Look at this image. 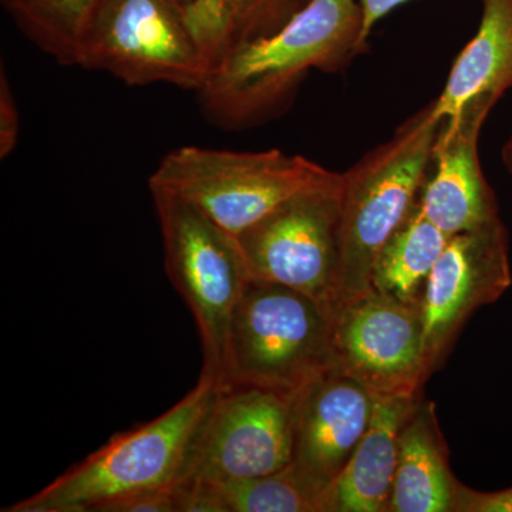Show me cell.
<instances>
[{
  "mask_svg": "<svg viewBox=\"0 0 512 512\" xmlns=\"http://www.w3.org/2000/svg\"><path fill=\"white\" fill-rule=\"evenodd\" d=\"M359 0H308L284 25L232 47L197 90L218 127L238 130L281 113L313 70L335 73L366 49Z\"/></svg>",
  "mask_w": 512,
  "mask_h": 512,
  "instance_id": "cell-1",
  "label": "cell"
},
{
  "mask_svg": "<svg viewBox=\"0 0 512 512\" xmlns=\"http://www.w3.org/2000/svg\"><path fill=\"white\" fill-rule=\"evenodd\" d=\"M221 384L202 375L157 419L111 437L103 447L6 512H96L101 505L153 488L174 487Z\"/></svg>",
  "mask_w": 512,
  "mask_h": 512,
  "instance_id": "cell-2",
  "label": "cell"
},
{
  "mask_svg": "<svg viewBox=\"0 0 512 512\" xmlns=\"http://www.w3.org/2000/svg\"><path fill=\"white\" fill-rule=\"evenodd\" d=\"M441 123L427 104L342 173L336 311L372 289L377 255L419 201Z\"/></svg>",
  "mask_w": 512,
  "mask_h": 512,
  "instance_id": "cell-3",
  "label": "cell"
},
{
  "mask_svg": "<svg viewBox=\"0 0 512 512\" xmlns=\"http://www.w3.org/2000/svg\"><path fill=\"white\" fill-rule=\"evenodd\" d=\"M335 369L333 315L306 293L252 279L227 343V384L293 393Z\"/></svg>",
  "mask_w": 512,
  "mask_h": 512,
  "instance_id": "cell-4",
  "label": "cell"
},
{
  "mask_svg": "<svg viewBox=\"0 0 512 512\" xmlns=\"http://www.w3.org/2000/svg\"><path fill=\"white\" fill-rule=\"evenodd\" d=\"M339 173L281 150H215L185 146L165 154L150 190L177 195L237 237L299 192L335 180Z\"/></svg>",
  "mask_w": 512,
  "mask_h": 512,
  "instance_id": "cell-5",
  "label": "cell"
},
{
  "mask_svg": "<svg viewBox=\"0 0 512 512\" xmlns=\"http://www.w3.org/2000/svg\"><path fill=\"white\" fill-rule=\"evenodd\" d=\"M150 191L163 237L165 271L200 333L201 373L227 386L229 325L251 281L238 239L191 202Z\"/></svg>",
  "mask_w": 512,
  "mask_h": 512,
  "instance_id": "cell-6",
  "label": "cell"
},
{
  "mask_svg": "<svg viewBox=\"0 0 512 512\" xmlns=\"http://www.w3.org/2000/svg\"><path fill=\"white\" fill-rule=\"evenodd\" d=\"M76 66L127 86L165 83L195 92L210 74L175 0H103L80 37Z\"/></svg>",
  "mask_w": 512,
  "mask_h": 512,
  "instance_id": "cell-7",
  "label": "cell"
},
{
  "mask_svg": "<svg viewBox=\"0 0 512 512\" xmlns=\"http://www.w3.org/2000/svg\"><path fill=\"white\" fill-rule=\"evenodd\" d=\"M340 185L293 195L237 235L249 275L306 293L333 316L340 272Z\"/></svg>",
  "mask_w": 512,
  "mask_h": 512,
  "instance_id": "cell-8",
  "label": "cell"
},
{
  "mask_svg": "<svg viewBox=\"0 0 512 512\" xmlns=\"http://www.w3.org/2000/svg\"><path fill=\"white\" fill-rule=\"evenodd\" d=\"M292 393L221 386L202 421L183 477L207 483L268 476L291 464Z\"/></svg>",
  "mask_w": 512,
  "mask_h": 512,
  "instance_id": "cell-9",
  "label": "cell"
},
{
  "mask_svg": "<svg viewBox=\"0 0 512 512\" xmlns=\"http://www.w3.org/2000/svg\"><path fill=\"white\" fill-rule=\"evenodd\" d=\"M335 367L379 396H416L429 379L421 303L370 289L333 316Z\"/></svg>",
  "mask_w": 512,
  "mask_h": 512,
  "instance_id": "cell-10",
  "label": "cell"
},
{
  "mask_svg": "<svg viewBox=\"0 0 512 512\" xmlns=\"http://www.w3.org/2000/svg\"><path fill=\"white\" fill-rule=\"evenodd\" d=\"M511 285L510 238L501 218L448 238L421 301L430 375L467 320Z\"/></svg>",
  "mask_w": 512,
  "mask_h": 512,
  "instance_id": "cell-11",
  "label": "cell"
},
{
  "mask_svg": "<svg viewBox=\"0 0 512 512\" xmlns=\"http://www.w3.org/2000/svg\"><path fill=\"white\" fill-rule=\"evenodd\" d=\"M376 394L340 370L313 377L292 393L291 470L322 498L365 436Z\"/></svg>",
  "mask_w": 512,
  "mask_h": 512,
  "instance_id": "cell-12",
  "label": "cell"
},
{
  "mask_svg": "<svg viewBox=\"0 0 512 512\" xmlns=\"http://www.w3.org/2000/svg\"><path fill=\"white\" fill-rule=\"evenodd\" d=\"M493 107L488 101H470L456 117L443 120L437 134L419 204L448 237L501 218L478 157V137Z\"/></svg>",
  "mask_w": 512,
  "mask_h": 512,
  "instance_id": "cell-13",
  "label": "cell"
},
{
  "mask_svg": "<svg viewBox=\"0 0 512 512\" xmlns=\"http://www.w3.org/2000/svg\"><path fill=\"white\" fill-rule=\"evenodd\" d=\"M420 397V394H376L365 436L325 495V512H387L399 456L400 431Z\"/></svg>",
  "mask_w": 512,
  "mask_h": 512,
  "instance_id": "cell-14",
  "label": "cell"
},
{
  "mask_svg": "<svg viewBox=\"0 0 512 512\" xmlns=\"http://www.w3.org/2000/svg\"><path fill=\"white\" fill-rule=\"evenodd\" d=\"M458 484L448 464L436 407L420 397L400 431L387 512H454Z\"/></svg>",
  "mask_w": 512,
  "mask_h": 512,
  "instance_id": "cell-15",
  "label": "cell"
},
{
  "mask_svg": "<svg viewBox=\"0 0 512 512\" xmlns=\"http://www.w3.org/2000/svg\"><path fill=\"white\" fill-rule=\"evenodd\" d=\"M512 89V0H483V18L448 74L446 86L431 101L440 121L456 117L467 103L491 104Z\"/></svg>",
  "mask_w": 512,
  "mask_h": 512,
  "instance_id": "cell-16",
  "label": "cell"
},
{
  "mask_svg": "<svg viewBox=\"0 0 512 512\" xmlns=\"http://www.w3.org/2000/svg\"><path fill=\"white\" fill-rule=\"evenodd\" d=\"M448 238L446 232L426 217L417 201L377 255L372 288L403 302L421 303L427 279Z\"/></svg>",
  "mask_w": 512,
  "mask_h": 512,
  "instance_id": "cell-17",
  "label": "cell"
},
{
  "mask_svg": "<svg viewBox=\"0 0 512 512\" xmlns=\"http://www.w3.org/2000/svg\"><path fill=\"white\" fill-rule=\"evenodd\" d=\"M210 66L244 40L284 25L281 0H175Z\"/></svg>",
  "mask_w": 512,
  "mask_h": 512,
  "instance_id": "cell-18",
  "label": "cell"
},
{
  "mask_svg": "<svg viewBox=\"0 0 512 512\" xmlns=\"http://www.w3.org/2000/svg\"><path fill=\"white\" fill-rule=\"evenodd\" d=\"M30 42L63 66H76L77 46L103 0H0Z\"/></svg>",
  "mask_w": 512,
  "mask_h": 512,
  "instance_id": "cell-19",
  "label": "cell"
},
{
  "mask_svg": "<svg viewBox=\"0 0 512 512\" xmlns=\"http://www.w3.org/2000/svg\"><path fill=\"white\" fill-rule=\"evenodd\" d=\"M210 484L220 494L227 512H323L322 498L289 466L268 476Z\"/></svg>",
  "mask_w": 512,
  "mask_h": 512,
  "instance_id": "cell-20",
  "label": "cell"
},
{
  "mask_svg": "<svg viewBox=\"0 0 512 512\" xmlns=\"http://www.w3.org/2000/svg\"><path fill=\"white\" fill-rule=\"evenodd\" d=\"M96 512H177L174 487L153 488L124 495L101 505Z\"/></svg>",
  "mask_w": 512,
  "mask_h": 512,
  "instance_id": "cell-21",
  "label": "cell"
},
{
  "mask_svg": "<svg viewBox=\"0 0 512 512\" xmlns=\"http://www.w3.org/2000/svg\"><path fill=\"white\" fill-rule=\"evenodd\" d=\"M20 133L19 110L13 97L9 77L0 69V158L5 160L18 146Z\"/></svg>",
  "mask_w": 512,
  "mask_h": 512,
  "instance_id": "cell-22",
  "label": "cell"
},
{
  "mask_svg": "<svg viewBox=\"0 0 512 512\" xmlns=\"http://www.w3.org/2000/svg\"><path fill=\"white\" fill-rule=\"evenodd\" d=\"M454 512H512V487L495 493H480L460 483Z\"/></svg>",
  "mask_w": 512,
  "mask_h": 512,
  "instance_id": "cell-23",
  "label": "cell"
},
{
  "mask_svg": "<svg viewBox=\"0 0 512 512\" xmlns=\"http://www.w3.org/2000/svg\"><path fill=\"white\" fill-rule=\"evenodd\" d=\"M409 0H359L360 9H362L363 29L362 43L366 47L367 40L372 35L373 29L377 23L386 18L390 12Z\"/></svg>",
  "mask_w": 512,
  "mask_h": 512,
  "instance_id": "cell-24",
  "label": "cell"
},
{
  "mask_svg": "<svg viewBox=\"0 0 512 512\" xmlns=\"http://www.w3.org/2000/svg\"><path fill=\"white\" fill-rule=\"evenodd\" d=\"M501 157H503L505 170H507V173L510 174V177L512 178V130L507 141H505Z\"/></svg>",
  "mask_w": 512,
  "mask_h": 512,
  "instance_id": "cell-25",
  "label": "cell"
},
{
  "mask_svg": "<svg viewBox=\"0 0 512 512\" xmlns=\"http://www.w3.org/2000/svg\"><path fill=\"white\" fill-rule=\"evenodd\" d=\"M306 2H308V0H281L286 18H291L293 13H295L296 10L301 9Z\"/></svg>",
  "mask_w": 512,
  "mask_h": 512,
  "instance_id": "cell-26",
  "label": "cell"
}]
</instances>
